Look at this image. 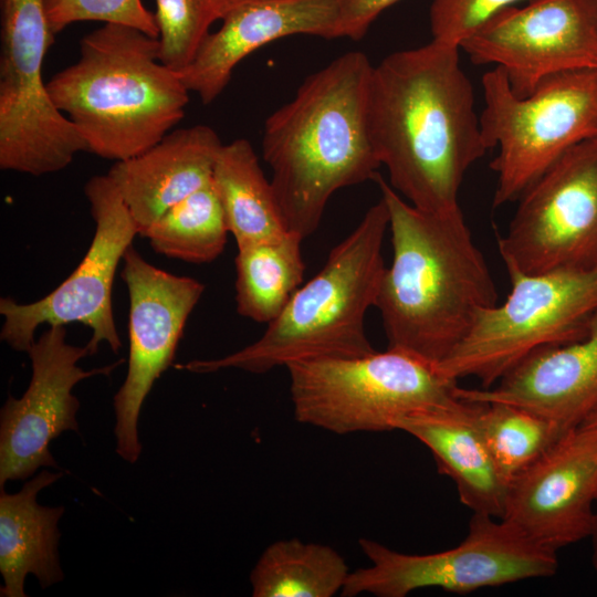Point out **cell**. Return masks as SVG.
<instances>
[{"instance_id":"cell-1","label":"cell","mask_w":597,"mask_h":597,"mask_svg":"<svg viewBox=\"0 0 597 597\" xmlns=\"http://www.w3.org/2000/svg\"><path fill=\"white\" fill-rule=\"evenodd\" d=\"M460 48L431 40L373 66L369 138L390 187L426 211L460 208L470 167L489 150Z\"/></svg>"},{"instance_id":"cell-2","label":"cell","mask_w":597,"mask_h":597,"mask_svg":"<svg viewBox=\"0 0 597 597\" xmlns=\"http://www.w3.org/2000/svg\"><path fill=\"white\" fill-rule=\"evenodd\" d=\"M388 213L392 260L375 306L388 348L437 365L467 336L498 290L460 208L434 212L404 200L377 174Z\"/></svg>"},{"instance_id":"cell-3","label":"cell","mask_w":597,"mask_h":597,"mask_svg":"<svg viewBox=\"0 0 597 597\" xmlns=\"http://www.w3.org/2000/svg\"><path fill=\"white\" fill-rule=\"evenodd\" d=\"M373 66L363 52L338 56L264 123L262 156L273 192L286 229L303 240L318 228L334 192L374 180L381 166L367 126Z\"/></svg>"},{"instance_id":"cell-4","label":"cell","mask_w":597,"mask_h":597,"mask_svg":"<svg viewBox=\"0 0 597 597\" xmlns=\"http://www.w3.org/2000/svg\"><path fill=\"white\" fill-rule=\"evenodd\" d=\"M46 84L88 151L115 161L158 143L189 102L179 74L159 60V40L114 23L82 38L78 60Z\"/></svg>"},{"instance_id":"cell-5","label":"cell","mask_w":597,"mask_h":597,"mask_svg":"<svg viewBox=\"0 0 597 597\" xmlns=\"http://www.w3.org/2000/svg\"><path fill=\"white\" fill-rule=\"evenodd\" d=\"M389 213L381 198L335 245L318 273L298 287L262 336L218 359L176 365L191 373L237 368L263 374L275 367L322 357H358L375 352L365 315L375 306L385 271L383 241Z\"/></svg>"},{"instance_id":"cell-6","label":"cell","mask_w":597,"mask_h":597,"mask_svg":"<svg viewBox=\"0 0 597 597\" xmlns=\"http://www.w3.org/2000/svg\"><path fill=\"white\" fill-rule=\"evenodd\" d=\"M286 368L295 419L337 434L395 430L404 416L460 400L457 380L396 348L305 359Z\"/></svg>"},{"instance_id":"cell-7","label":"cell","mask_w":597,"mask_h":597,"mask_svg":"<svg viewBox=\"0 0 597 597\" xmlns=\"http://www.w3.org/2000/svg\"><path fill=\"white\" fill-rule=\"evenodd\" d=\"M480 114L498 184L493 206L519 200L562 155L597 136V71H576L543 81L531 94H515L502 70L482 76Z\"/></svg>"},{"instance_id":"cell-8","label":"cell","mask_w":597,"mask_h":597,"mask_svg":"<svg viewBox=\"0 0 597 597\" xmlns=\"http://www.w3.org/2000/svg\"><path fill=\"white\" fill-rule=\"evenodd\" d=\"M505 301L480 313L437 369L447 378L496 384L530 354L585 337L597 314V265L540 274L507 271Z\"/></svg>"},{"instance_id":"cell-9","label":"cell","mask_w":597,"mask_h":597,"mask_svg":"<svg viewBox=\"0 0 597 597\" xmlns=\"http://www.w3.org/2000/svg\"><path fill=\"white\" fill-rule=\"evenodd\" d=\"M358 544L370 566L349 573L343 597L364 593L406 597L428 587L469 594L549 577L558 568L556 551L536 543L506 520L483 513H473L459 545L437 553H400L369 538H359Z\"/></svg>"},{"instance_id":"cell-10","label":"cell","mask_w":597,"mask_h":597,"mask_svg":"<svg viewBox=\"0 0 597 597\" xmlns=\"http://www.w3.org/2000/svg\"><path fill=\"white\" fill-rule=\"evenodd\" d=\"M0 168L32 176L60 171L88 148L43 81L55 36L45 0H0Z\"/></svg>"},{"instance_id":"cell-11","label":"cell","mask_w":597,"mask_h":597,"mask_svg":"<svg viewBox=\"0 0 597 597\" xmlns=\"http://www.w3.org/2000/svg\"><path fill=\"white\" fill-rule=\"evenodd\" d=\"M498 249L507 271L597 265V136L562 155L519 198Z\"/></svg>"},{"instance_id":"cell-12","label":"cell","mask_w":597,"mask_h":597,"mask_svg":"<svg viewBox=\"0 0 597 597\" xmlns=\"http://www.w3.org/2000/svg\"><path fill=\"white\" fill-rule=\"evenodd\" d=\"M84 193L95 232L76 269L38 301L20 304L10 297L0 300L4 318L0 337L17 352L28 353L36 328L43 324L87 326L92 332L86 344L90 355L97 353L102 343L114 353L122 347L113 314V283L117 266L138 231L107 174L92 177L84 186Z\"/></svg>"},{"instance_id":"cell-13","label":"cell","mask_w":597,"mask_h":597,"mask_svg":"<svg viewBox=\"0 0 597 597\" xmlns=\"http://www.w3.org/2000/svg\"><path fill=\"white\" fill-rule=\"evenodd\" d=\"M474 64L502 70L512 91L531 94L554 75L597 71L593 0H530L489 20L460 46Z\"/></svg>"},{"instance_id":"cell-14","label":"cell","mask_w":597,"mask_h":597,"mask_svg":"<svg viewBox=\"0 0 597 597\" xmlns=\"http://www.w3.org/2000/svg\"><path fill=\"white\" fill-rule=\"evenodd\" d=\"M122 277L129 297V356L125 380L114 396L116 452L135 463L142 452L138 420L154 383L174 363L179 339L205 286L161 270L132 245Z\"/></svg>"},{"instance_id":"cell-15","label":"cell","mask_w":597,"mask_h":597,"mask_svg":"<svg viewBox=\"0 0 597 597\" xmlns=\"http://www.w3.org/2000/svg\"><path fill=\"white\" fill-rule=\"evenodd\" d=\"M28 354L29 386L20 398L8 397L0 412V488L30 478L39 468H57L51 441L66 430L78 432L80 402L72 389L86 378L109 375L124 362L83 369L77 363L88 349L67 343L64 325L49 326Z\"/></svg>"},{"instance_id":"cell-16","label":"cell","mask_w":597,"mask_h":597,"mask_svg":"<svg viewBox=\"0 0 597 597\" xmlns=\"http://www.w3.org/2000/svg\"><path fill=\"white\" fill-rule=\"evenodd\" d=\"M597 499V431L566 432L509 484L502 519L558 551L588 538Z\"/></svg>"},{"instance_id":"cell-17","label":"cell","mask_w":597,"mask_h":597,"mask_svg":"<svg viewBox=\"0 0 597 597\" xmlns=\"http://www.w3.org/2000/svg\"><path fill=\"white\" fill-rule=\"evenodd\" d=\"M341 0H248L210 32L195 60L178 72L203 104L229 84L235 66L263 45L293 34L337 38Z\"/></svg>"},{"instance_id":"cell-18","label":"cell","mask_w":597,"mask_h":597,"mask_svg":"<svg viewBox=\"0 0 597 597\" xmlns=\"http://www.w3.org/2000/svg\"><path fill=\"white\" fill-rule=\"evenodd\" d=\"M471 402H507L532 410L565 432L597 410V314L587 335L526 356L488 388L458 387Z\"/></svg>"},{"instance_id":"cell-19","label":"cell","mask_w":597,"mask_h":597,"mask_svg":"<svg viewBox=\"0 0 597 597\" xmlns=\"http://www.w3.org/2000/svg\"><path fill=\"white\" fill-rule=\"evenodd\" d=\"M222 143L207 125L170 130L145 151L116 161L107 172L138 234L171 206L212 179Z\"/></svg>"},{"instance_id":"cell-20","label":"cell","mask_w":597,"mask_h":597,"mask_svg":"<svg viewBox=\"0 0 597 597\" xmlns=\"http://www.w3.org/2000/svg\"><path fill=\"white\" fill-rule=\"evenodd\" d=\"M431 452L438 471L452 479L459 499L473 513L502 519L509 484L501 475L474 417V404L413 411L395 421Z\"/></svg>"},{"instance_id":"cell-21","label":"cell","mask_w":597,"mask_h":597,"mask_svg":"<svg viewBox=\"0 0 597 597\" xmlns=\"http://www.w3.org/2000/svg\"><path fill=\"white\" fill-rule=\"evenodd\" d=\"M42 470L10 494L0 488L1 597H25L24 582L34 575L42 588L60 583L64 575L59 561V521L63 506L38 503L36 496L62 476Z\"/></svg>"},{"instance_id":"cell-22","label":"cell","mask_w":597,"mask_h":597,"mask_svg":"<svg viewBox=\"0 0 597 597\" xmlns=\"http://www.w3.org/2000/svg\"><path fill=\"white\" fill-rule=\"evenodd\" d=\"M212 179L237 248L276 239L289 232L271 181L261 169L249 140L238 138L222 145Z\"/></svg>"},{"instance_id":"cell-23","label":"cell","mask_w":597,"mask_h":597,"mask_svg":"<svg viewBox=\"0 0 597 597\" xmlns=\"http://www.w3.org/2000/svg\"><path fill=\"white\" fill-rule=\"evenodd\" d=\"M303 239L293 232L238 247L235 256L237 312L270 323L285 307L303 281Z\"/></svg>"},{"instance_id":"cell-24","label":"cell","mask_w":597,"mask_h":597,"mask_svg":"<svg viewBox=\"0 0 597 597\" xmlns=\"http://www.w3.org/2000/svg\"><path fill=\"white\" fill-rule=\"evenodd\" d=\"M349 575L331 546L279 540L268 546L250 574L253 597H332Z\"/></svg>"},{"instance_id":"cell-25","label":"cell","mask_w":597,"mask_h":597,"mask_svg":"<svg viewBox=\"0 0 597 597\" xmlns=\"http://www.w3.org/2000/svg\"><path fill=\"white\" fill-rule=\"evenodd\" d=\"M228 227L213 179L168 208L143 234L159 254L188 263L214 261Z\"/></svg>"},{"instance_id":"cell-26","label":"cell","mask_w":597,"mask_h":597,"mask_svg":"<svg viewBox=\"0 0 597 597\" xmlns=\"http://www.w3.org/2000/svg\"><path fill=\"white\" fill-rule=\"evenodd\" d=\"M473 404L476 425L507 484L566 433L552 420L513 404Z\"/></svg>"},{"instance_id":"cell-27","label":"cell","mask_w":597,"mask_h":597,"mask_svg":"<svg viewBox=\"0 0 597 597\" xmlns=\"http://www.w3.org/2000/svg\"><path fill=\"white\" fill-rule=\"evenodd\" d=\"M248 0H156L159 60L177 73L195 60L210 27Z\"/></svg>"},{"instance_id":"cell-28","label":"cell","mask_w":597,"mask_h":597,"mask_svg":"<svg viewBox=\"0 0 597 597\" xmlns=\"http://www.w3.org/2000/svg\"><path fill=\"white\" fill-rule=\"evenodd\" d=\"M46 12L54 34L72 23L100 21L138 29L159 36L154 12L142 0H45Z\"/></svg>"},{"instance_id":"cell-29","label":"cell","mask_w":597,"mask_h":597,"mask_svg":"<svg viewBox=\"0 0 597 597\" xmlns=\"http://www.w3.org/2000/svg\"><path fill=\"white\" fill-rule=\"evenodd\" d=\"M530 0H433L430 7L432 40L461 44L503 9Z\"/></svg>"},{"instance_id":"cell-30","label":"cell","mask_w":597,"mask_h":597,"mask_svg":"<svg viewBox=\"0 0 597 597\" xmlns=\"http://www.w3.org/2000/svg\"><path fill=\"white\" fill-rule=\"evenodd\" d=\"M399 0H341L337 38L360 40L376 18Z\"/></svg>"},{"instance_id":"cell-31","label":"cell","mask_w":597,"mask_h":597,"mask_svg":"<svg viewBox=\"0 0 597 597\" xmlns=\"http://www.w3.org/2000/svg\"><path fill=\"white\" fill-rule=\"evenodd\" d=\"M588 538L590 540V544H591L593 567L597 572V499H596V504H595V510H594L591 530H590V534Z\"/></svg>"},{"instance_id":"cell-32","label":"cell","mask_w":597,"mask_h":597,"mask_svg":"<svg viewBox=\"0 0 597 597\" xmlns=\"http://www.w3.org/2000/svg\"><path fill=\"white\" fill-rule=\"evenodd\" d=\"M588 428H591L597 431V410H595L583 423Z\"/></svg>"},{"instance_id":"cell-33","label":"cell","mask_w":597,"mask_h":597,"mask_svg":"<svg viewBox=\"0 0 597 597\" xmlns=\"http://www.w3.org/2000/svg\"><path fill=\"white\" fill-rule=\"evenodd\" d=\"M593 1H594V3H595V4H596V7H597V0H593Z\"/></svg>"}]
</instances>
